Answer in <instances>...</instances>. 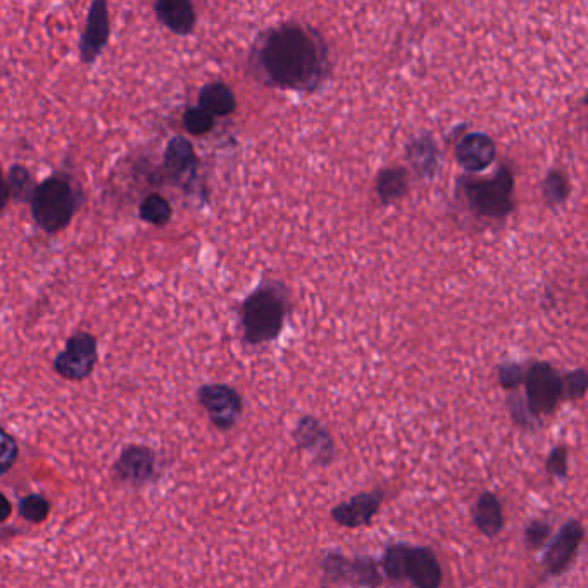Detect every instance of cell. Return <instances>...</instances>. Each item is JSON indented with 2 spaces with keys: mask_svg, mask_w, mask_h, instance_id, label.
<instances>
[{
  "mask_svg": "<svg viewBox=\"0 0 588 588\" xmlns=\"http://www.w3.org/2000/svg\"><path fill=\"white\" fill-rule=\"evenodd\" d=\"M201 406L209 414V420L221 432L232 430L244 413V399L235 388L223 383H211L197 392Z\"/></svg>",
  "mask_w": 588,
  "mask_h": 588,
  "instance_id": "ba28073f",
  "label": "cell"
},
{
  "mask_svg": "<svg viewBox=\"0 0 588 588\" xmlns=\"http://www.w3.org/2000/svg\"><path fill=\"white\" fill-rule=\"evenodd\" d=\"M376 192L385 206L404 199L409 192L407 169L399 166L383 169L376 180Z\"/></svg>",
  "mask_w": 588,
  "mask_h": 588,
  "instance_id": "ffe728a7",
  "label": "cell"
},
{
  "mask_svg": "<svg viewBox=\"0 0 588 588\" xmlns=\"http://www.w3.org/2000/svg\"><path fill=\"white\" fill-rule=\"evenodd\" d=\"M183 125H185L190 135L201 137V135H206V133L213 130L214 118L201 107H192V109H188L187 113L183 114Z\"/></svg>",
  "mask_w": 588,
  "mask_h": 588,
  "instance_id": "4316f807",
  "label": "cell"
},
{
  "mask_svg": "<svg viewBox=\"0 0 588 588\" xmlns=\"http://www.w3.org/2000/svg\"><path fill=\"white\" fill-rule=\"evenodd\" d=\"M109 40V13L104 0H95L88 11L87 25L80 44L83 63H94Z\"/></svg>",
  "mask_w": 588,
  "mask_h": 588,
  "instance_id": "4fadbf2b",
  "label": "cell"
},
{
  "mask_svg": "<svg viewBox=\"0 0 588 588\" xmlns=\"http://www.w3.org/2000/svg\"><path fill=\"white\" fill-rule=\"evenodd\" d=\"M51 506L42 495H28L19 504V513L30 523H42L47 520Z\"/></svg>",
  "mask_w": 588,
  "mask_h": 588,
  "instance_id": "83f0119b",
  "label": "cell"
},
{
  "mask_svg": "<svg viewBox=\"0 0 588 588\" xmlns=\"http://www.w3.org/2000/svg\"><path fill=\"white\" fill-rule=\"evenodd\" d=\"M199 102H201V109L211 114L213 118L214 116H228L237 107L235 95L230 87H226L223 82L207 83L206 87L201 90Z\"/></svg>",
  "mask_w": 588,
  "mask_h": 588,
  "instance_id": "44dd1931",
  "label": "cell"
},
{
  "mask_svg": "<svg viewBox=\"0 0 588 588\" xmlns=\"http://www.w3.org/2000/svg\"><path fill=\"white\" fill-rule=\"evenodd\" d=\"M11 199V190H9V185H7V180L2 175V171H0V211L7 206V202Z\"/></svg>",
  "mask_w": 588,
  "mask_h": 588,
  "instance_id": "836d02e7",
  "label": "cell"
},
{
  "mask_svg": "<svg viewBox=\"0 0 588 588\" xmlns=\"http://www.w3.org/2000/svg\"><path fill=\"white\" fill-rule=\"evenodd\" d=\"M464 194L471 209L483 218H506L513 211L514 178L511 169L502 166L492 178H464Z\"/></svg>",
  "mask_w": 588,
  "mask_h": 588,
  "instance_id": "277c9868",
  "label": "cell"
},
{
  "mask_svg": "<svg viewBox=\"0 0 588 588\" xmlns=\"http://www.w3.org/2000/svg\"><path fill=\"white\" fill-rule=\"evenodd\" d=\"M30 202L33 219L47 233L61 232L75 216V192L61 176H51L33 188Z\"/></svg>",
  "mask_w": 588,
  "mask_h": 588,
  "instance_id": "3957f363",
  "label": "cell"
},
{
  "mask_svg": "<svg viewBox=\"0 0 588 588\" xmlns=\"http://www.w3.org/2000/svg\"><path fill=\"white\" fill-rule=\"evenodd\" d=\"M525 382V370L518 363L502 364L499 368V383L504 390H516Z\"/></svg>",
  "mask_w": 588,
  "mask_h": 588,
  "instance_id": "d6a6232c",
  "label": "cell"
},
{
  "mask_svg": "<svg viewBox=\"0 0 588 588\" xmlns=\"http://www.w3.org/2000/svg\"><path fill=\"white\" fill-rule=\"evenodd\" d=\"M523 383L526 388V406L538 420L554 413L559 402L564 401L563 378L549 363H533L525 371Z\"/></svg>",
  "mask_w": 588,
  "mask_h": 588,
  "instance_id": "8992f818",
  "label": "cell"
},
{
  "mask_svg": "<svg viewBox=\"0 0 588 588\" xmlns=\"http://www.w3.org/2000/svg\"><path fill=\"white\" fill-rule=\"evenodd\" d=\"M297 449L306 452L313 463L330 466L337 459V445L326 426L314 416H302L292 433Z\"/></svg>",
  "mask_w": 588,
  "mask_h": 588,
  "instance_id": "30bf717a",
  "label": "cell"
},
{
  "mask_svg": "<svg viewBox=\"0 0 588 588\" xmlns=\"http://www.w3.org/2000/svg\"><path fill=\"white\" fill-rule=\"evenodd\" d=\"M321 585H351L354 588H378L382 570L371 556L347 557L340 552H326L320 563Z\"/></svg>",
  "mask_w": 588,
  "mask_h": 588,
  "instance_id": "5b68a950",
  "label": "cell"
},
{
  "mask_svg": "<svg viewBox=\"0 0 588 588\" xmlns=\"http://www.w3.org/2000/svg\"><path fill=\"white\" fill-rule=\"evenodd\" d=\"M11 513H13L11 502L7 501L6 495L0 494V523L6 521L11 516Z\"/></svg>",
  "mask_w": 588,
  "mask_h": 588,
  "instance_id": "e575fe53",
  "label": "cell"
},
{
  "mask_svg": "<svg viewBox=\"0 0 588 588\" xmlns=\"http://www.w3.org/2000/svg\"><path fill=\"white\" fill-rule=\"evenodd\" d=\"M116 473L126 482H145L154 473V454L147 447H128L119 457Z\"/></svg>",
  "mask_w": 588,
  "mask_h": 588,
  "instance_id": "ac0fdd59",
  "label": "cell"
},
{
  "mask_svg": "<svg viewBox=\"0 0 588 588\" xmlns=\"http://www.w3.org/2000/svg\"><path fill=\"white\" fill-rule=\"evenodd\" d=\"M544 197L549 206H557V204L566 201V197H568V182H566L563 173L552 171L551 175L545 178Z\"/></svg>",
  "mask_w": 588,
  "mask_h": 588,
  "instance_id": "f546056e",
  "label": "cell"
},
{
  "mask_svg": "<svg viewBox=\"0 0 588 588\" xmlns=\"http://www.w3.org/2000/svg\"><path fill=\"white\" fill-rule=\"evenodd\" d=\"M471 521L483 537H499L506 525L501 499L488 490L478 495V499L471 507Z\"/></svg>",
  "mask_w": 588,
  "mask_h": 588,
  "instance_id": "2e32d148",
  "label": "cell"
},
{
  "mask_svg": "<svg viewBox=\"0 0 588 588\" xmlns=\"http://www.w3.org/2000/svg\"><path fill=\"white\" fill-rule=\"evenodd\" d=\"M507 409H509V414H511L514 423L525 432H535L538 425H540V420L530 413L525 399H521V397H516V395L509 397L507 399Z\"/></svg>",
  "mask_w": 588,
  "mask_h": 588,
  "instance_id": "cb8c5ba5",
  "label": "cell"
},
{
  "mask_svg": "<svg viewBox=\"0 0 588 588\" xmlns=\"http://www.w3.org/2000/svg\"><path fill=\"white\" fill-rule=\"evenodd\" d=\"M409 544H390L383 551L380 570L385 573L388 580L394 583L406 582L407 556H409Z\"/></svg>",
  "mask_w": 588,
  "mask_h": 588,
  "instance_id": "7402d4cb",
  "label": "cell"
},
{
  "mask_svg": "<svg viewBox=\"0 0 588 588\" xmlns=\"http://www.w3.org/2000/svg\"><path fill=\"white\" fill-rule=\"evenodd\" d=\"M383 495V488L352 495L351 499L340 502L330 511L333 523L347 530L371 525L382 509Z\"/></svg>",
  "mask_w": 588,
  "mask_h": 588,
  "instance_id": "8fae6325",
  "label": "cell"
},
{
  "mask_svg": "<svg viewBox=\"0 0 588 588\" xmlns=\"http://www.w3.org/2000/svg\"><path fill=\"white\" fill-rule=\"evenodd\" d=\"M563 378V397L568 401H580L587 394L588 375L587 371L575 370L561 376Z\"/></svg>",
  "mask_w": 588,
  "mask_h": 588,
  "instance_id": "f1b7e54d",
  "label": "cell"
},
{
  "mask_svg": "<svg viewBox=\"0 0 588 588\" xmlns=\"http://www.w3.org/2000/svg\"><path fill=\"white\" fill-rule=\"evenodd\" d=\"M99 354H97V340L87 332H78L69 338L64 349L54 361L57 375L66 380H83L94 371Z\"/></svg>",
  "mask_w": 588,
  "mask_h": 588,
  "instance_id": "9c48e42d",
  "label": "cell"
},
{
  "mask_svg": "<svg viewBox=\"0 0 588 588\" xmlns=\"http://www.w3.org/2000/svg\"><path fill=\"white\" fill-rule=\"evenodd\" d=\"M164 168L180 185L194 182L195 173H197V156H195L192 142L187 138H173L164 152Z\"/></svg>",
  "mask_w": 588,
  "mask_h": 588,
  "instance_id": "9a60e30c",
  "label": "cell"
},
{
  "mask_svg": "<svg viewBox=\"0 0 588 588\" xmlns=\"http://www.w3.org/2000/svg\"><path fill=\"white\" fill-rule=\"evenodd\" d=\"M585 540V528L582 521L568 520L559 532L545 545L542 557V573L544 578H557L570 570L576 561L578 551Z\"/></svg>",
  "mask_w": 588,
  "mask_h": 588,
  "instance_id": "52a82bcc",
  "label": "cell"
},
{
  "mask_svg": "<svg viewBox=\"0 0 588 588\" xmlns=\"http://www.w3.org/2000/svg\"><path fill=\"white\" fill-rule=\"evenodd\" d=\"M457 163L468 171H483L495 159V144L483 133H468L456 145Z\"/></svg>",
  "mask_w": 588,
  "mask_h": 588,
  "instance_id": "5bb4252c",
  "label": "cell"
},
{
  "mask_svg": "<svg viewBox=\"0 0 588 588\" xmlns=\"http://www.w3.org/2000/svg\"><path fill=\"white\" fill-rule=\"evenodd\" d=\"M287 297L283 288L263 285L242 304V326L247 344L259 345L275 340L285 325Z\"/></svg>",
  "mask_w": 588,
  "mask_h": 588,
  "instance_id": "7a4b0ae2",
  "label": "cell"
},
{
  "mask_svg": "<svg viewBox=\"0 0 588 588\" xmlns=\"http://www.w3.org/2000/svg\"><path fill=\"white\" fill-rule=\"evenodd\" d=\"M173 214L171 204L163 195L151 194L140 204V218L151 225L163 226L168 223Z\"/></svg>",
  "mask_w": 588,
  "mask_h": 588,
  "instance_id": "603a6c76",
  "label": "cell"
},
{
  "mask_svg": "<svg viewBox=\"0 0 588 588\" xmlns=\"http://www.w3.org/2000/svg\"><path fill=\"white\" fill-rule=\"evenodd\" d=\"M570 457V451H568V447L564 444H559L549 452V456L545 459V473L551 476V478H556V480H566V476H568V470H570V464H568V459Z\"/></svg>",
  "mask_w": 588,
  "mask_h": 588,
  "instance_id": "484cf974",
  "label": "cell"
},
{
  "mask_svg": "<svg viewBox=\"0 0 588 588\" xmlns=\"http://www.w3.org/2000/svg\"><path fill=\"white\" fill-rule=\"evenodd\" d=\"M156 16L176 35H188L195 26L194 6L188 0H161L154 6Z\"/></svg>",
  "mask_w": 588,
  "mask_h": 588,
  "instance_id": "e0dca14e",
  "label": "cell"
},
{
  "mask_svg": "<svg viewBox=\"0 0 588 588\" xmlns=\"http://www.w3.org/2000/svg\"><path fill=\"white\" fill-rule=\"evenodd\" d=\"M251 66L269 85L307 94L325 82L330 69L323 37L299 23H282L261 33L252 47Z\"/></svg>",
  "mask_w": 588,
  "mask_h": 588,
  "instance_id": "6da1fadb",
  "label": "cell"
},
{
  "mask_svg": "<svg viewBox=\"0 0 588 588\" xmlns=\"http://www.w3.org/2000/svg\"><path fill=\"white\" fill-rule=\"evenodd\" d=\"M552 538V526L544 520H532L525 528V544L528 551L538 552L545 549Z\"/></svg>",
  "mask_w": 588,
  "mask_h": 588,
  "instance_id": "d4e9b609",
  "label": "cell"
},
{
  "mask_svg": "<svg viewBox=\"0 0 588 588\" xmlns=\"http://www.w3.org/2000/svg\"><path fill=\"white\" fill-rule=\"evenodd\" d=\"M30 180L32 178H30L28 169L23 166H13L11 173H9V182H7L11 195H14L19 201H30L33 194V190H30V185H32Z\"/></svg>",
  "mask_w": 588,
  "mask_h": 588,
  "instance_id": "4dcf8cb0",
  "label": "cell"
},
{
  "mask_svg": "<svg viewBox=\"0 0 588 588\" xmlns=\"http://www.w3.org/2000/svg\"><path fill=\"white\" fill-rule=\"evenodd\" d=\"M407 159L421 178H433L438 169V149L432 135L414 138L407 145Z\"/></svg>",
  "mask_w": 588,
  "mask_h": 588,
  "instance_id": "d6986e66",
  "label": "cell"
},
{
  "mask_svg": "<svg viewBox=\"0 0 588 588\" xmlns=\"http://www.w3.org/2000/svg\"><path fill=\"white\" fill-rule=\"evenodd\" d=\"M406 582H411L414 588L442 587L444 571L432 549L411 545L407 556Z\"/></svg>",
  "mask_w": 588,
  "mask_h": 588,
  "instance_id": "7c38bea8",
  "label": "cell"
},
{
  "mask_svg": "<svg viewBox=\"0 0 588 588\" xmlns=\"http://www.w3.org/2000/svg\"><path fill=\"white\" fill-rule=\"evenodd\" d=\"M16 459H18L16 440L0 426V475L11 470Z\"/></svg>",
  "mask_w": 588,
  "mask_h": 588,
  "instance_id": "1f68e13d",
  "label": "cell"
}]
</instances>
